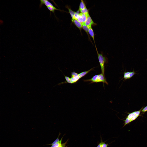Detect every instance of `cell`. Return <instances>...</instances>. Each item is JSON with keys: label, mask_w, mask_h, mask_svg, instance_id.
Returning a JSON list of instances; mask_svg holds the SVG:
<instances>
[{"label": "cell", "mask_w": 147, "mask_h": 147, "mask_svg": "<svg viewBox=\"0 0 147 147\" xmlns=\"http://www.w3.org/2000/svg\"><path fill=\"white\" fill-rule=\"evenodd\" d=\"M1 100L4 99L6 104L9 105L11 104L12 102V100H13L12 94L11 93H9V91L3 89L1 91Z\"/></svg>", "instance_id": "6da1fadb"}]
</instances>
